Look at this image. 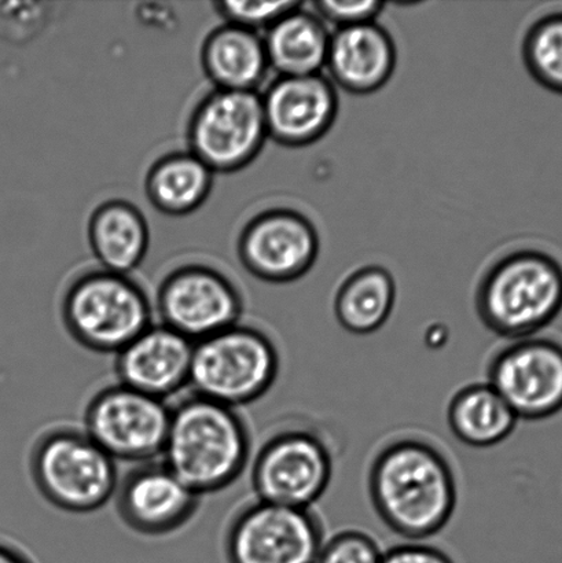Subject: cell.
<instances>
[{
  "label": "cell",
  "instance_id": "obj_16",
  "mask_svg": "<svg viewBox=\"0 0 562 563\" xmlns=\"http://www.w3.org/2000/svg\"><path fill=\"white\" fill-rule=\"evenodd\" d=\"M195 342L162 323H153L115 355L120 384L167 401L190 385Z\"/></svg>",
  "mask_w": 562,
  "mask_h": 563
},
{
  "label": "cell",
  "instance_id": "obj_11",
  "mask_svg": "<svg viewBox=\"0 0 562 563\" xmlns=\"http://www.w3.org/2000/svg\"><path fill=\"white\" fill-rule=\"evenodd\" d=\"M244 297L233 280L203 264L175 268L159 284L158 323L198 342L241 323Z\"/></svg>",
  "mask_w": 562,
  "mask_h": 563
},
{
  "label": "cell",
  "instance_id": "obj_21",
  "mask_svg": "<svg viewBox=\"0 0 562 563\" xmlns=\"http://www.w3.org/2000/svg\"><path fill=\"white\" fill-rule=\"evenodd\" d=\"M214 174L189 151L159 157L147 170L148 202L167 217H187L198 211L211 196Z\"/></svg>",
  "mask_w": 562,
  "mask_h": 563
},
{
  "label": "cell",
  "instance_id": "obj_13",
  "mask_svg": "<svg viewBox=\"0 0 562 563\" xmlns=\"http://www.w3.org/2000/svg\"><path fill=\"white\" fill-rule=\"evenodd\" d=\"M319 247L316 225L291 208H272L244 225L236 252L242 266L268 284H290L316 264Z\"/></svg>",
  "mask_w": 562,
  "mask_h": 563
},
{
  "label": "cell",
  "instance_id": "obj_24",
  "mask_svg": "<svg viewBox=\"0 0 562 563\" xmlns=\"http://www.w3.org/2000/svg\"><path fill=\"white\" fill-rule=\"evenodd\" d=\"M521 53L532 79L562 96V11L543 15L528 27Z\"/></svg>",
  "mask_w": 562,
  "mask_h": 563
},
{
  "label": "cell",
  "instance_id": "obj_29",
  "mask_svg": "<svg viewBox=\"0 0 562 563\" xmlns=\"http://www.w3.org/2000/svg\"><path fill=\"white\" fill-rule=\"evenodd\" d=\"M0 563H33V561L13 545L0 542Z\"/></svg>",
  "mask_w": 562,
  "mask_h": 563
},
{
  "label": "cell",
  "instance_id": "obj_26",
  "mask_svg": "<svg viewBox=\"0 0 562 563\" xmlns=\"http://www.w3.org/2000/svg\"><path fill=\"white\" fill-rule=\"evenodd\" d=\"M384 551L366 532L346 529L324 540L317 563H382Z\"/></svg>",
  "mask_w": 562,
  "mask_h": 563
},
{
  "label": "cell",
  "instance_id": "obj_6",
  "mask_svg": "<svg viewBox=\"0 0 562 563\" xmlns=\"http://www.w3.org/2000/svg\"><path fill=\"white\" fill-rule=\"evenodd\" d=\"M279 368L272 336L255 325L239 323L196 342L189 388L239 410L268 394Z\"/></svg>",
  "mask_w": 562,
  "mask_h": 563
},
{
  "label": "cell",
  "instance_id": "obj_2",
  "mask_svg": "<svg viewBox=\"0 0 562 563\" xmlns=\"http://www.w3.org/2000/svg\"><path fill=\"white\" fill-rule=\"evenodd\" d=\"M251 460L250 428L235 408L192 391L170 408L162 461L201 498L233 485Z\"/></svg>",
  "mask_w": 562,
  "mask_h": 563
},
{
  "label": "cell",
  "instance_id": "obj_1",
  "mask_svg": "<svg viewBox=\"0 0 562 563\" xmlns=\"http://www.w3.org/2000/svg\"><path fill=\"white\" fill-rule=\"evenodd\" d=\"M367 484L379 520L412 542L442 532L459 501L448 457L433 444L416 438L385 444L368 468Z\"/></svg>",
  "mask_w": 562,
  "mask_h": 563
},
{
  "label": "cell",
  "instance_id": "obj_14",
  "mask_svg": "<svg viewBox=\"0 0 562 563\" xmlns=\"http://www.w3.org/2000/svg\"><path fill=\"white\" fill-rule=\"evenodd\" d=\"M114 499L124 526L147 538L178 532L195 518L201 505V496L176 477L162 460L131 468L120 478Z\"/></svg>",
  "mask_w": 562,
  "mask_h": 563
},
{
  "label": "cell",
  "instance_id": "obj_17",
  "mask_svg": "<svg viewBox=\"0 0 562 563\" xmlns=\"http://www.w3.org/2000/svg\"><path fill=\"white\" fill-rule=\"evenodd\" d=\"M396 63L394 38L373 21L335 30L330 35L324 68L334 86L355 96H368L387 85Z\"/></svg>",
  "mask_w": 562,
  "mask_h": 563
},
{
  "label": "cell",
  "instance_id": "obj_4",
  "mask_svg": "<svg viewBox=\"0 0 562 563\" xmlns=\"http://www.w3.org/2000/svg\"><path fill=\"white\" fill-rule=\"evenodd\" d=\"M33 484L44 499L70 515L103 509L118 493V462L93 443L85 430L47 429L30 456Z\"/></svg>",
  "mask_w": 562,
  "mask_h": 563
},
{
  "label": "cell",
  "instance_id": "obj_25",
  "mask_svg": "<svg viewBox=\"0 0 562 563\" xmlns=\"http://www.w3.org/2000/svg\"><path fill=\"white\" fill-rule=\"evenodd\" d=\"M301 4L300 2H294V0H285V2H235V0H225V2H214L212 5L214 11L222 16L223 22L261 32L267 31L280 16L300 8Z\"/></svg>",
  "mask_w": 562,
  "mask_h": 563
},
{
  "label": "cell",
  "instance_id": "obj_27",
  "mask_svg": "<svg viewBox=\"0 0 562 563\" xmlns=\"http://www.w3.org/2000/svg\"><path fill=\"white\" fill-rule=\"evenodd\" d=\"M312 11L324 24H333L335 30L377 21L385 3L377 0H362V2H335V0H319L312 2Z\"/></svg>",
  "mask_w": 562,
  "mask_h": 563
},
{
  "label": "cell",
  "instance_id": "obj_3",
  "mask_svg": "<svg viewBox=\"0 0 562 563\" xmlns=\"http://www.w3.org/2000/svg\"><path fill=\"white\" fill-rule=\"evenodd\" d=\"M476 313L508 341L537 336L562 312V267L553 256L521 250L500 257L478 282Z\"/></svg>",
  "mask_w": 562,
  "mask_h": 563
},
{
  "label": "cell",
  "instance_id": "obj_9",
  "mask_svg": "<svg viewBox=\"0 0 562 563\" xmlns=\"http://www.w3.org/2000/svg\"><path fill=\"white\" fill-rule=\"evenodd\" d=\"M333 456L321 435L308 429L275 432L252 462L256 500L295 509H311L332 482Z\"/></svg>",
  "mask_w": 562,
  "mask_h": 563
},
{
  "label": "cell",
  "instance_id": "obj_8",
  "mask_svg": "<svg viewBox=\"0 0 562 563\" xmlns=\"http://www.w3.org/2000/svg\"><path fill=\"white\" fill-rule=\"evenodd\" d=\"M170 408L165 400L118 383L91 397L81 429L115 462L142 465L162 460Z\"/></svg>",
  "mask_w": 562,
  "mask_h": 563
},
{
  "label": "cell",
  "instance_id": "obj_19",
  "mask_svg": "<svg viewBox=\"0 0 562 563\" xmlns=\"http://www.w3.org/2000/svg\"><path fill=\"white\" fill-rule=\"evenodd\" d=\"M87 236L102 269L129 277L145 261L151 245L145 214L134 203L119 198L93 209Z\"/></svg>",
  "mask_w": 562,
  "mask_h": 563
},
{
  "label": "cell",
  "instance_id": "obj_28",
  "mask_svg": "<svg viewBox=\"0 0 562 563\" xmlns=\"http://www.w3.org/2000/svg\"><path fill=\"white\" fill-rule=\"evenodd\" d=\"M382 563H455L443 550L422 543L395 545L385 551Z\"/></svg>",
  "mask_w": 562,
  "mask_h": 563
},
{
  "label": "cell",
  "instance_id": "obj_5",
  "mask_svg": "<svg viewBox=\"0 0 562 563\" xmlns=\"http://www.w3.org/2000/svg\"><path fill=\"white\" fill-rule=\"evenodd\" d=\"M153 303L129 275L93 269L66 289L60 314L66 331L87 351L118 355L153 324Z\"/></svg>",
  "mask_w": 562,
  "mask_h": 563
},
{
  "label": "cell",
  "instance_id": "obj_10",
  "mask_svg": "<svg viewBox=\"0 0 562 563\" xmlns=\"http://www.w3.org/2000/svg\"><path fill=\"white\" fill-rule=\"evenodd\" d=\"M324 540L311 509L256 500L231 520L224 553L229 563H317Z\"/></svg>",
  "mask_w": 562,
  "mask_h": 563
},
{
  "label": "cell",
  "instance_id": "obj_18",
  "mask_svg": "<svg viewBox=\"0 0 562 563\" xmlns=\"http://www.w3.org/2000/svg\"><path fill=\"white\" fill-rule=\"evenodd\" d=\"M200 60L214 90L257 92L272 70L263 35L228 22L208 33Z\"/></svg>",
  "mask_w": 562,
  "mask_h": 563
},
{
  "label": "cell",
  "instance_id": "obj_7",
  "mask_svg": "<svg viewBox=\"0 0 562 563\" xmlns=\"http://www.w3.org/2000/svg\"><path fill=\"white\" fill-rule=\"evenodd\" d=\"M186 136L187 151L214 175L240 173L268 140L261 93L213 88L192 110Z\"/></svg>",
  "mask_w": 562,
  "mask_h": 563
},
{
  "label": "cell",
  "instance_id": "obj_22",
  "mask_svg": "<svg viewBox=\"0 0 562 563\" xmlns=\"http://www.w3.org/2000/svg\"><path fill=\"white\" fill-rule=\"evenodd\" d=\"M451 433L472 449H489L504 443L515 432L519 418L488 383L464 386L448 407Z\"/></svg>",
  "mask_w": 562,
  "mask_h": 563
},
{
  "label": "cell",
  "instance_id": "obj_15",
  "mask_svg": "<svg viewBox=\"0 0 562 563\" xmlns=\"http://www.w3.org/2000/svg\"><path fill=\"white\" fill-rule=\"evenodd\" d=\"M268 140L306 147L322 140L339 114V96L327 76H278L262 96Z\"/></svg>",
  "mask_w": 562,
  "mask_h": 563
},
{
  "label": "cell",
  "instance_id": "obj_20",
  "mask_svg": "<svg viewBox=\"0 0 562 563\" xmlns=\"http://www.w3.org/2000/svg\"><path fill=\"white\" fill-rule=\"evenodd\" d=\"M264 32L269 68L278 76L318 75L327 65L332 33L313 11L302 9V4Z\"/></svg>",
  "mask_w": 562,
  "mask_h": 563
},
{
  "label": "cell",
  "instance_id": "obj_23",
  "mask_svg": "<svg viewBox=\"0 0 562 563\" xmlns=\"http://www.w3.org/2000/svg\"><path fill=\"white\" fill-rule=\"evenodd\" d=\"M395 301L393 274L373 264L356 269L340 285L334 298L335 319L351 334H373L388 322Z\"/></svg>",
  "mask_w": 562,
  "mask_h": 563
},
{
  "label": "cell",
  "instance_id": "obj_12",
  "mask_svg": "<svg viewBox=\"0 0 562 563\" xmlns=\"http://www.w3.org/2000/svg\"><path fill=\"white\" fill-rule=\"evenodd\" d=\"M486 383L519 421L558 416L562 411V344L539 335L510 341L489 361Z\"/></svg>",
  "mask_w": 562,
  "mask_h": 563
}]
</instances>
